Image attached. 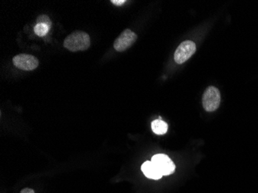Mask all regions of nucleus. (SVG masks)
Wrapping results in <instances>:
<instances>
[{
  "label": "nucleus",
  "mask_w": 258,
  "mask_h": 193,
  "mask_svg": "<svg viewBox=\"0 0 258 193\" xmlns=\"http://www.w3.org/2000/svg\"><path fill=\"white\" fill-rule=\"evenodd\" d=\"M91 46L89 35L84 31L73 32L63 41V46L71 52L85 51Z\"/></svg>",
  "instance_id": "nucleus-1"
},
{
  "label": "nucleus",
  "mask_w": 258,
  "mask_h": 193,
  "mask_svg": "<svg viewBox=\"0 0 258 193\" xmlns=\"http://www.w3.org/2000/svg\"><path fill=\"white\" fill-rule=\"evenodd\" d=\"M221 101L220 91L215 87H209L203 97V106L208 112L215 111L218 108Z\"/></svg>",
  "instance_id": "nucleus-2"
},
{
  "label": "nucleus",
  "mask_w": 258,
  "mask_h": 193,
  "mask_svg": "<svg viewBox=\"0 0 258 193\" xmlns=\"http://www.w3.org/2000/svg\"><path fill=\"white\" fill-rule=\"evenodd\" d=\"M196 50H197V46L194 42L191 40H185L182 42L178 46L174 54L175 63L178 65H182L185 63L195 53Z\"/></svg>",
  "instance_id": "nucleus-3"
},
{
  "label": "nucleus",
  "mask_w": 258,
  "mask_h": 193,
  "mask_svg": "<svg viewBox=\"0 0 258 193\" xmlns=\"http://www.w3.org/2000/svg\"><path fill=\"white\" fill-rule=\"evenodd\" d=\"M137 40V35L130 29H126L119 37L114 40V48L116 51L123 52L131 47Z\"/></svg>",
  "instance_id": "nucleus-4"
},
{
  "label": "nucleus",
  "mask_w": 258,
  "mask_h": 193,
  "mask_svg": "<svg viewBox=\"0 0 258 193\" xmlns=\"http://www.w3.org/2000/svg\"><path fill=\"white\" fill-rule=\"evenodd\" d=\"M13 63L16 68L23 71H31L39 66V60L33 55L21 53L13 58Z\"/></svg>",
  "instance_id": "nucleus-5"
},
{
  "label": "nucleus",
  "mask_w": 258,
  "mask_h": 193,
  "mask_svg": "<svg viewBox=\"0 0 258 193\" xmlns=\"http://www.w3.org/2000/svg\"><path fill=\"white\" fill-rule=\"evenodd\" d=\"M151 162L156 165L162 176L171 175L175 172V165L166 155L158 154V155H154L152 157Z\"/></svg>",
  "instance_id": "nucleus-6"
},
{
  "label": "nucleus",
  "mask_w": 258,
  "mask_h": 193,
  "mask_svg": "<svg viewBox=\"0 0 258 193\" xmlns=\"http://www.w3.org/2000/svg\"><path fill=\"white\" fill-rule=\"evenodd\" d=\"M142 171L148 178H151V179H160L162 177V174L159 172V169L156 168V165L152 162H149V161L143 164Z\"/></svg>",
  "instance_id": "nucleus-7"
},
{
  "label": "nucleus",
  "mask_w": 258,
  "mask_h": 193,
  "mask_svg": "<svg viewBox=\"0 0 258 193\" xmlns=\"http://www.w3.org/2000/svg\"><path fill=\"white\" fill-rule=\"evenodd\" d=\"M152 129L155 134L162 136L167 132L168 124L163 120H155L152 122Z\"/></svg>",
  "instance_id": "nucleus-8"
},
{
  "label": "nucleus",
  "mask_w": 258,
  "mask_h": 193,
  "mask_svg": "<svg viewBox=\"0 0 258 193\" xmlns=\"http://www.w3.org/2000/svg\"><path fill=\"white\" fill-rule=\"evenodd\" d=\"M50 27L43 23H37V25L35 26L34 32L39 37H44L50 30Z\"/></svg>",
  "instance_id": "nucleus-9"
},
{
  "label": "nucleus",
  "mask_w": 258,
  "mask_h": 193,
  "mask_svg": "<svg viewBox=\"0 0 258 193\" xmlns=\"http://www.w3.org/2000/svg\"><path fill=\"white\" fill-rule=\"evenodd\" d=\"M37 23H43V24L48 25L49 27H51L52 24L50 19L46 15H42L40 16V17H38V19H37Z\"/></svg>",
  "instance_id": "nucleus-10"
},
{
  "label": "nucleus",
  "mask_w": 258,
  "mask_h": 193,
  "mask_svg": "<svg viewBox=\"0 0 258 193\" xmlns=\"http://www.w3.org/2000/svg\"><path fill=\"white\" fill-rule=\"evenodd\" d=\"M111 3L115 6H122L126 1L125 0H111Z\"/></svg>",
  "instance_id": "nucleus-11"
},
{
  "label": "nucleus",
  "mask_w": 258,
  "mask_h": 193,
  "mask_svg": "<svg viewBox=\"0 0 258 193\" xmlns=\"http://www.w3.org/2000/svg\"><path fill=\"white\" fill-rule=\"evenodd\" d=\"M20 193H35V191L34 190L32 189V188H26L22 189V191H20Z\"/></svg>",
  "instance_id": "nucleus-12"
}]
</instances>
